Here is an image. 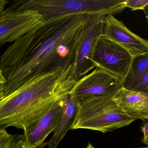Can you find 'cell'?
<instances>
[{"label":"cell","mask_w":148,"mask_h":148,"mask_svg":"<svg viewBox=\"0 0 148 148\" xmlns=\"http://www.w3.org/2000/svg\"><path fill=\"white\" fill-rule=\"evenodd\" d=\"M148 148V146H146V147H140V148Z\"/></svg>","instance_id":"obj_20"},{"label":"cell","mask_w":148,"mask_h":148,"mask_svg":"<svg viewBox=\"0 0 148 148\" xmlns=\"http://www.w3.org/2000/svg\"><path fill=\"white\" fill-rule=\"evenodd\" d=\"M125 0H20L12 1L4 11L36 10L45 19L85 14L107 16L119 13L126 8Z\"/></svg>","instance_id":"obj_3"},{"label":"cell","mask_w":148,"mask_h":148,"mask_svg":"<svg viewBox=\"0 0 148 148\" xmlns=\"http://www.w3.org/2000/svg\"><path fill=\"white\" fill-rule=\"evenodd\" d=\"M86 148H95L90 143H88V145L86 146Z\"/></svg>","instance_id":"obj_19"},{"label":"cell","mask_w":148,"mask_h":148,"mask_svg":"<svg viewBox=\"0 0 148 148\" xmlns=\"http://www.w3.org/2000/svg\"><path fill=\"white\" fill-rule=\"evenodd\" d=\"M123 87V81L120 79L97 67L76 81L70 94L79 101L91 97L114 95Z\"/></svg>","instance_id":"obj_7"},{"label":"cell","mask_w":148,"mask_h":148,"mask_svg":"<svg viewBox=\"0 0 148 148\" xmlns=\"http://www.w3.org/2000/svg\"><path fill=\"white\" fill-rule=\"evenodd\" d=\"M129 90L148 94V71Z\"/></svg>","instance_id":"obj_15"},{"label":"cell","mask_w":148,"mask_h":148,"mask_svg":"<svg viewBox=\"0 0 148 148\" xmlns=\"http://www.w3.org/2000/svg\"><path fill=\"white\" fill-rule=\"evenodd\" d=\"M145 14V17H146V20H147V24H148V5L145 6L144 9L143 10Z\"/></svg>","instance_id":"obj_18"},{"label":"cell","mask_w":148,"mask_h":148,"mask_svg":"<svg viewBox=\"0 0 148 148\" xmlns=\"http://www.w3.org/2000/svg\"><path fill=\"white\" fill-rule=\"evenodd\" d=\"M73 66L34 79L0 99V130L25 129L70 94L76 82Z\"/></svg>","instance_id":"obj_2"},{"label":"cell","mask_w":148,"mask_h":148,"mask_svg":"<svg viewBox=\"0 0 148 148\" xmlns=\"http://www.w3.org/2000/svg\"><path fill=\"white\" fill-rule=\"evenodd\" d=\"M106 16L103 14H96L90 27L83 38L73 66L77 81L97 67L93 62V53L97 43L103 33Z\"/></svg>","instance_id":"obj_8"},{"label":"cell","mask_w":148,"mask_h":148,"mask_svg":"<svg viewBox=\"0 0 148 148\" xmlns=\"http://www.w3.org/2000/svg\"><path fill=\"white\" fill-rule=\"evenodd\" d=\"M62 100L24 130L23 137L27 148H43L48 136L55 132L59 124L62 113Z\"/></svg>","instance_id":"obj_10"},{"label":"cell","mask_w":148,"mask_h":148,"mask_svg":"<svg viewBox=\"0 0 148 148\" xmlns=\"http://www.w3.org/2000/svg\"><path fill=\"white\" fill-rule=\"evenodd\" d=\"M96 14L45 19L12 43L0 58V99L40 75L73 66L83 38Z\"/></svg>","instance_id":"obj_1"},{"label":"cell","mask_w":148,"mask_h":148,"mask_svg":"<svg viewBox=\"0 0 148 148\" xmlns=\"http://www.w3.org/2000/svg\"><path fill=\"white\" fill-rule=\"evenodd\" d=\"M101 36L124 48L132 58L148 53V40L133 33L113 15L106 16Z\"/></svg>","instance_id":"obj_9"},{"label":"cell","mask_w":148,"mask_h":148,"mask_svg":"<svg viewBox=\"0 0 148 148\" xmlns=\"http://www.w3.org/2000/svg\"><path fill=\"white\" fill-rule=\"evenodd\" d=\"M113 99L119 109L129 117L135 120H148V93L123 87L113 96Z\"/></svg>","instance_id":"obj_11"},{"label":"cell","mask_w":148,"mask_h":148,"mask_svg":"<svg viewBox=\"0 0 148 148\" xmlns=\"http://www.w3.org/2000/svg\"><path fill=\"white\" fill-rule=\"evenodd\" d=\"M45 18L36 10L0 12V45L13 43L42 24Z\"/></svg>","instance_id":"obj_6"},{"label":"cell","mask_w":148,"mask_h":148,"mask_svg":"<svg viewBox=\"0 0 148 148\" xmlns=\"http://www.w3.org/2000/svg\"><path fill=\"white\" fill-rule=\"evenodd\" d=\"M144 121L141 127V131L143 133V143L146 144L148 142V119Z\"/></svg>","instance_id":"obj_17"},{"label":"cell","mask_w":148,"mask_h":148,"mask_svg":"<svg viewBox=\"0 0 148 148\" xmlns=\"http://www.w3.org/2000/svg\"><path fill=\"white\" fill-rule=\"evenodd\" d=\"M145 145H147V146H148V143H147Z\"/></svg>","instance_id":"obj_21"},{"label":"cell","mask_w":148,"mask_h":148,"mask_svg":"<svg viewBox=\"0 0 148 148\" xmlns=\"http://www.w3.org/2000/svg\"><path fill=\"white\" fill-rule=\"evenodd\" d=\"M63 108L59 124L49 142V148H57L67 132L71 130L78 111V102L71 94L62 100Z\"/></svg>","instance_id":"obj_12"},{"label":"cell","mask_w":148,"mask_h":148,"mask_svg":"<svg viewBox=\"0 0 148 148\" xmlns=\"http://www.w3.org/2000/svg\"><path fill=\"white\" fill-rule=\"evenodd\" d=\"M148 71V53L132 58L129 71L123 81V87L130 90Z\"/></svg>","instance_id":"obj_13"},{"label":"cell","mask_w":148,"mask_h":148,"mask_svg":"<svg viewBox=\"0 0 148 148\" xmlns=\"http://www.w3.org/2000/svg\"><path fill=\"white\" fill-rule=\"evenodd\" d=\"M132 57L125 49L113 41L100 37L93 55L97 67L117 77L122 81L131 64Z\"/></svg>","instance_id":"obj_5"},{"label":"cell","mask_w":148,"mask_h":148,"mask_svg":"<svg viewBox=\"0 0 148 148\" xmlns=\"http://www.w3.org/2000/svg\"><path fill=\"white\" fill-rule=\"evenodd\" d=\"M0 148H27L23 135L8 133L6 130H0Z\"/></svg>","instance_id":"obj_14"},{"label":"cell","mask_w":148,"mask_h":148,"mask_svg":"<svg viewBox=\"0 0 148 148\" xmlns=\"http://www.w3.org/2000/svg\"><path fill=\"white\" fill-rule=\"evenodd\" d=\"M148 5V0H125V5L132 11L143 10Z\"/></svg>","instance_id":"obj_16"},{"label":"cell","mask_w":148,"mask_h":148,"mask_svg":"<svg viewBox=\"0 0 148 148\" xmlns=\"http://www.w3.org/2000/svg\"><path fill=\"white\" fill-rule=\"evenodd\" d=\"M113 96H96L77 101V113L71 130L86 129L106 133L135 121L119 109Z\"/></svg>","instance_id":"obj_4"}]
</instances>
